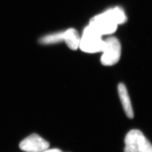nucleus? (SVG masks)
<instances>
[{"mask_svg":"<svg viewBox=\"0 0 152 152\" xmlns=\"http://www.w3.org/2000/svg\"><path fill=\"white\" fill-rule=\"evenodd\" d=\"M102 36L94 28L88 25L83 31L79 48L82 51L88 53L102 51L104 41L102 39Z\"/></svg>","mask_w":152,"mask_h":152,"instance_id":"obj_1","label":"nucleus"},{"mask_svg":"<svg viewBox=\"0 0 152 152\" xmlns=\"http://www.w3.org/2000/svg\"><path fill=\"white\" fill-rule=\"evenodd\" d=\"M103 54L101 58V63L104 65L111 66L115 64L119 60L121 54V46L117 38L109 37L104 41Z\"/></svg>","mask_w":152,"mask_h":152,"instance_id":"obj_2","label":"nucleus"},{"mask_svg":"<svg viewBox=\"0 0 152 152\" xmlns=\"http://www.w3.org/2000/svg\"><path fill=\"white\" fill-rule=\"evenodd\" d=\"M89 25L94 28L101 36L114 33L118 26L112 20L106 12L92 18Z\"/></svg>","mask_w":152,"mask_h":152,"instance_id":"obj_3","label":"nucleus"},{"mask_svg":"<svg viewBox=\"0 0 152 152\" xmlns=\"http://www.w3.org/2000/svg\"><path fill=\"white\" fill-rule=\"evenodd\" d=\"M50 144L42 137L36 134H32L22 140L19 148L27 152H42L49 148Z\"/></svg>","mask_w":152,"mask_h":152,"instance_id":"obj_4","label":"nucleus"},{"mask_svg":"<svg viewBox=\"0 0 152 152\" xmlns=\"http://www.w3.org/2000/svg\"><path fill=\"white\" fill-rule=\"evenodd\" d=\"M144 136L139 130H132L128 132L125 139L124 152H139L140 143Z\"/></svg>","mask_w":152,"mask_h":152,"instance_id":"obj_5","label":"nucleus"},{"mask_svg":"<svg viewBox=\"0 0 152 152\" xmlns=\"http://www.w3.org/2000/svg\"><path fill=\"white\" fill-rule=\"evenodd\" d=\"M118 92L126 115L130 119L134 118V112L131 103L130 99L127 88L124 83H121L118 86Z\"/></svg>","mask_w":152,"mask_h":152,"instance_id":"obj_6","label":"nucleus"},{"mask_svg":"<svg viewBox=\"0 0 152 152\" xmlns=\"http://www.w3.org/2000/svg\"><path fill=\"white\" fill-rule=\"evenodd\" d=\"M80 40V36L76 29L71 28L64 32V41L71 50H76L79 48Z\"/></svg>","mask_w":152,"mask_h":152,"instance_id":"obj_7","label":"nucleus"},{"mask_svg":"<svg viewBox=\"0 0 152 152\" xmlns=\"http://www.w3.org/2000/svg\"><path fill=\"white\" fill-rule=\"evenodd\" d=\"M112 20L117 25L123 24L127 20L125 12L120 7H115L106 11Z\"/></svg>","mask_w":152,"mask_h":152,"instance_id":"obj_8","label":"nucleus"},{"mask_svg":"<svg viewBox=\"0 0 152 152\" xmlns=\"http://www.w3.org/2000/svg\"><path fill=\"white\" fill-rule=\"evenodd\" d=\"M64 32H59L45 36L42 38L41 42L42 44H54L64 41Z\"/></svg>","mask_w":152,"mask_h":152,"instance_id":"obj_9","label":"nucleus"},{"mask_svg":"<svg viewBox=\"0 0 152 152\" xmlns=\"http://www.w3.org/2000/svg\"><path fill=\"white\" fill-rule=\"evenodd\" d=\"M139 152H152V144L144 136L141 138Z\"/></svg>","mask_w":152,"mask_h":152,"instance_id":"obj_10","label":"nucleus"},{"mask_svg":"<svg viewBox=\"0 0 152 152\" xmlns=\"http://www.w3.org/2000/svg\"><path fill=\"white\" fill-rule=\"evenodd\" d=\"M42 152H63L60 149H46Z\"/></svg>","mask_w":152,"mask_h":152,"instance_id":"obj_11","label":"nucleus"}]
</instances>
